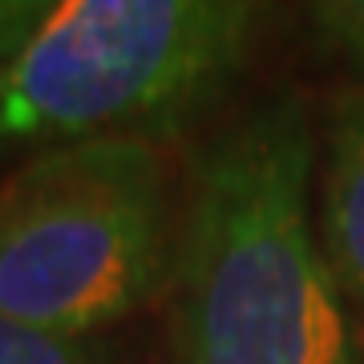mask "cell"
<instances>
[{
  "label": "cell",
  "mask_w": 364,
  "mask_h": 364,
  "mask_svg": "<svg viewBox=\"0 0 364 364\" xmlns=\"http://www.w3.org/2000/svg\"><path fill=\"white\" fill-rule=\"evenodd\" d=\"M312 162L296 93L203 150L174 247L178 364H352L344 291L308 210Z\"/></svg>",
  "instance_id": "1"
},
{
  "label": "cell",
  "mask_w": 364,
  "mask_h": 364,
  "mask_svg": "<svg viewBox=\"0 0 364 364\" xmlns=\"http://www.w3.org/2000/svg\"><path fill=\"white\" fill-rule=\"evenodd\" d=\"M243 0H33L0 61V146L166 138L247 57Z\"/></svg>",
  "instance_id": "2"
},
{
  "label": "cell",
  "mask_w": 364,
  "mask_h": 364,
  "mask_svg": "<svg viewBox=\"0 0 364 364\" xmlns=\"http://www.w3.org/2000/svg\"><path fill=\"white\" fill-rule=\"evenodd\" d=\"M170 243V174L154 142L41 150L4 182L0 316L93 340L154 296Z\"/></svg>",
  "instance_id": "3"
},
{
  "label": "cell",
  "mask_w": 364,
  "mask_h": 364,
  "mask_svg": "<svg viewBox=\"0 0 364 364\" xmlns=\"http://www.w3.org/2000/svg\"><path fill=\"white\" fill-rule=\"evenodd\" d=\"M320 247L340 291L364 304V90L340 93L332 105Z\"/></svg>",
  "instance_id": "4"
},
{
  "label": "cell",
  "mask_w": 364,
  "mask_h": 364,
  "mask_svg": "<svg viewBox=\"0 0 364 364\" xmlns=\"http://www.w3.org/2000/svg\"><path fill=\"white\" fill-rule=\"evenodd\" d=\"M0 364H105V352L93 340L53 336L0 316Z\"/></svg>",
  "instance_id": "5"
},
{
  "label": "cell",
  "mask_w": 364,
  "mask_h": 364,
  "mask_svg": "<svg viewBox=\"0 0 364 364\" xmlns=\"http://www.w3.org/2000/svg\"><path fill=\"white\" fill-rule=\"evenodd\" d=\"M312 25L320 33V45L332 53H344L348 61L364 65V0H332L316 4Z\"/></svg>",
  "instance_id": "6"
},
{
  "label": "cell",
  "mask_w": 364,
  "mask_h": 364,
  "mask_svg": "<svg viewBox=\"0 0 364 364\" xmlns=\"http://www.w3.org/2000/svg\"><path fill=\"white\" fill-rule=\"evenodd\" d=\"M0 210H4V186H0Z\"/></svg>",
  "instance_id": "7"
}]
</instances>
